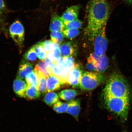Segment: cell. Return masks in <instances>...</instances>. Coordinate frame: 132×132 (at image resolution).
<instances>
[{"instance_id":"7","label":"cell","mask_w":132,"mask_h":132,"mask_svg":"<svg viewBox=\"0 0 132 132\" xmlns=\"http://www.w3.org/2000/svg\"><path fill=\"white\" fill-rule=\"evenodd\" d=\"M11 37L18 45H22L24 40V29L20 21L16 20L11 25L10 29Z\"/></svg>"},{"instance_id":"14","label":"cell","mask_w":132,"mask_h":132,"mask_svg":"<svg viewBox=\"0 0 132 132\" xmlns=\"http://www.w3.org/2000/svg\"><path fill=\"white\" fill-rule=\"evenodd\" d=\"M61 54L62 57L71 56L76 52V47L73 43L69 42L64 43L60 47Z\"/></svg>"},{"instance_id":"32","label":"cell","mask_w":132,"mask_h":132,"mask_svg":"<svg viewBox=\"0 0 132 132\" xmlns=\"http://www.w3.org/2000/svg\"><path fill=\"white\" fill-rule=\"evenodd\" d=\"M6 11V6L4 0H0V21L3 20V16Z\"/></svg>"},{"instance_id":"5","label":"cell","mask_w":132,"mask_h":132,"mask_svg":"<svg viewBox=\"0 0 132 132\" xmlns=\"http://www.w3.org/2000/svg\"><path fill=\"white\" fill-rule=\"evenodd\" d=\"M106 77L98 72H86L82 74L80 82V88L85 90L94 89L105 81Z\"/></svg>"},{"instance_id":"6","label":"cell","mask_w":132,"mask_h":132,"mask_svg":"<svg viewBox=\"0 0 132 132\" xmlns=\"http://www.w3.org/2000/svg\"><path fill=\"white\" fill-rule=\"evenodd\" d=\"M105 28L104 27L99 31L95 36L94 41V50L97 55L105 54L108 46V40L105 34Z\"/></svg>"},{"instance_id":"16","label":"cell","mask_w":132,"mask_h":132,"mask_svg":"<svg viewBox=\"0 0 132 132\" xmlns=\"http://www.w3.org/2000/svg\"><path fill=\"white\" fill-rule=\"evenodd\" d=\"M33 65L28 62L23 61L20 66L17 77L21 79L26 78L32 72Z\"/></svg>"},{"instance_id":"21","label":"cell","mask_w":132,"mask_h":132,"mask_svg":"<svg viewBox=\"0 0 132 132\" xmlns=\"http://www.w3.org/2000/svg\"><path fill=\"white\" fill-rule=\"evenodd\" d=\"M37 72L38 78V90L40 93L46 94L47 92V77L39 73V72Z\"/></svg>"},{"instance_id":"1","label":"cell","mask_w":132,"mask_h":132,"mask_svg":"<svg viewBox=\"0 0 132 132\" xmlns=\"http://www.w3.org/2000/svg\"><path fill=\"white\" fill-rule=\"evenodd\" d=\"M110 10L107 0H90L88 9V24L86 32L90 40L106 27Z\"/></svg>"},{"instance_id":"19","label":"cell","mask_w":132,"mask_h":132,"mask_svg":"<svg viewBox=\"0 0 132 132\" xmlns=\"http://www.w3.org/2000/svg\"><path fill=\"white\" fill-rule=\"evenodd\" d=\"M78 94L77 90L74 89H65L59 92V97L66 101H70L76 97Z\"/></svg>"},{"instance_id":"34","label":"cell","mask_w":132,"mask_h":132,"mask_svg":"<svg viewBox=\"0 0 132 132\" xmlns=\"http://www.w3.org/2000/svg\"><path fill=\"white\" fill-rule=\"evenodd\" d=\"M125 2L132 7V0H125Z\"/></svg>"},{"instance_id":"8","label":"cell","mask_w":132,"mask_h":132,"mask_svg":"<svg viewBox=\"0 0 132 132\" xmlns=\"http://www.w3.org/2000/svg\"><path fill=\"white\" fill-rule=\"evenodd\" d=\"M82 71L78 65H75L69 72L68 77L67 83L74 88L80 87Z\"/></svg>"},{"instance_id":"27","label":"cell","mask_w":132,"mask_h":132,"mask_svg":"<svg viewBox=\"0 0 132 132\" xmlns=\"http://www.w3.org/2000/svg\"><path fill=\"white\" fill-rule=\"evenodd\" d=\"M64 29H79L81 27L82 22L81 21L77 19L75 20L69 21L65 23Z\"/></svg>"},{"instance_id":"15","label":"cell","mask_w":132,"mask_h":132,"mask_svg":"<svg viewBox=\"0 0 132 132\" xmlns=\"http://www.w3.org/2000/svg\"><path fill=\"white\" fill-rule=\"evenodd\" d=\"M80 100H72L68 103L67 112L77 119L80 113Z\"/></svg>"},{"instance_id":"25","label":"cell","mask_w":132,"mask_h":132,"mask_svg":"<svg viewBox=\"0 0 132 132\" xmlns=\"http://www.w3.org/2000/svg\"><path fill=\"white\" fill-rule=\"evenodd\" d=\"M68 104L59 101L54 105L53 108L55 112L62 113L67 112Z\"/></svg>"},{"instance_id":"3","label":"cell","mask_w":132,"mask_h":132,"mask_svg":"<svg viewBox=\"0 0 132 132\" xmlns=\"http://www.w3.org/2000/svg\"><path fill=\"white\" fill-rule=\"evenodd\" d=\"M105 107L123 120L127 118L129 109L130 99L118 98L103 93Z\"/></svg>"},{"instance_id":"10","label":"cell","mask_w":132,"mask_h":132,"mask_svg":"<svg viewBox=\"0 0 132 132\" xmlns=\"http://www.w3.org/2000/svg\"><path fill=\"white\" fill-rule=\"evenodd\" d=\"M80 6H72L68 8L61 18L64 23L78 19Z\"/></svg>"},{"instance_id":"28","label":"cell","mask_w":132,"mask_h":132,"mask_svg":"<svg viewBox=\"0 0 132 132\" xmlns=\"http://www.w3.org/2000/svg\"><path fill=\"white\" fill-rule=\"evenodd\" d=\"M51 36L53 42L59 44L63 40L64 37L62 32H52Z\"/></svg>"},{"instance_id":"20","label":"cell","mask_w":132,"mask_h":132,"mask_svg":"<svg viewBox=\"0 0 132 132\" xmlns=\"http://www.w3.org/2000/svg\"><path fill=\"white\" fill-rule=\"evenodd\" d=\"M34 70L39 72L47 78L52 74L51 69L47 67L44 60L39 61L36 65Z\"/></svg>"},{"instance_id":"22","label":"cell","mask_w":132,"mask_h":132,"mask_svg":"<svg viewBox=\"0 0 132 132\" xmlns=\"http://www.w3.org/2000/svg\"><path fill=\"white\" fill-rule=\"evenodd\" d=\"M44 101L47 105L52 106L59 101V95L55 92H49L46 94L44 97Z\"/></svg>"},{"instance_id":"11","label":"cell","mask_w":132,"mask_h":132,"mask_svg":"<svg viewBox=\"0 0 132 132\" xmlns=\"http://www.w3.org/2000/svg\"><path fill=\"white\" fill-rule=\"evenodd\" d=\"M65 24L61 16L57 13L53 15L51 21L50 30L52 32H62L64 29Z\"/></svg>"},{"instance_id":"17","label":"cell","mask_w":132,"mask_h":132,"mask_svg":"<svg viewBox=\"0 0 132 132\" xmlns=\"http://www.w3.org/2000/svg\"><path fill=\"white\" fill-rule=\"evenodd\" d=\"M53 48L47 53V58L50 59L55 64L61 57V51L59 44L53 43Z\"/></svg>"},{"instance_id":"12","label":"cell","mask_w":132,"mask_h":132,"mask_svg":"<svg viewBox=\"0 0 132 132\" xmlns=\"http://www.w3.org/2000/svg\"><path fill=\"white\" fill-rule=\"evenodd\" d=\"M64 84L58 77L52 74L47 78V92L59 90Z\"/></svg>"},{"instance_id":"23","label":"cell","mask_w":132,"mask_h":132,"mask_svg":"<svg viewBox=\"0 0 132 132\" xmlns=\"http://www.w3.org/2000/svg\"><path fill=\"white\" fill-rule=\"evenodd\" d=\"M26 81L28 85L34 86L37 88L38 78L37 72L34 70L26 77Z\"/></svg>"},{"instance_id":"30","label":"cell","mask_w":132,"mask_h":132,"mask_svg":"<svg viewBox=\"0 0 132 132\" xmlns=\"http://www.w3.org/2000/svg\"><path fill=\"white\" fill-rule=\"evenodd\" d=\"M40 44L46 53L53 48V44L52 40H46L42 42H40Z\"/></svg>"},{"instance_id":"9","label":"cell","mask_w":132,"mask_h":132,"mask_svg":"<svg viewBox=\"0 0 132 132\" xmlns=\"http://www.w3.org/2000/svg\"><path fill=\"white\" fill-rule=\"evenodd\" d=\"M90 55L95 63L97 72L102 73L105 72L109 66V60L107 56L105 54L98 56L95 53L90 54Z\"/></svg>"},{"instance_id":"24","label":"cell","mask_w":132,"mask_h":132,"mask_svg":"<svg viewBox=\"0 0 132 132\" xmlns=\"http://www.w3.org/2000/svg\"><path fill=\"white\" fill-rule=\"evenodd\" d=\"M35 51L39 59L41 60H44L47 58V54L43 48L41 46L40 42L39 43L32 47Z\"/></svg>"},{"instance_id":"2","label":"cell","mask_w":132,"mask_h":132,"mask_svg":"<svg viewBox=\"0 0 132 132\" xmlns=\"http://www.w3.org/2000/svg\"><path fill=\"white\" fill-rule=\"evenodd\" d=\"M103 93L118 98L130 99V90L127 81L119 72L112 73L106 82Z\"/></svg>"},{"instance_id":"18","label":"cell","mask_w":132,"mask_h":132,"mask_svg":"<svg viewBox=\"0 0 132 132\" xmlns=\"http://www.w3.org/2000/svg\"><path fill=\"white\" fill-rule=\"evenodd\" d=\"M40 95V92L37 87L32 85H28L24 98L28 100H32L39 98Z\"/></svg>"},{"instance_id":"13","label":"cell","mask_w":132,"mask_h":132,"mask_svg":"<svg viewBox=\"0 0 132 132\" xmlns=\"http://www.w3.org/2000/svg\"><path fill=\"white\" fill-rule=\"evenodd\" d=\"M28 87L27 84L22 79L17 77L13 83V89L16 95L21 97H24Z\"/></svg>"},{"instance_id":"26","label":"cell","mask_w":132,"mask_h":132,"mask_svg":"<svg viewBox=\"0 0 132 132\" xmlns=\"http://www.w3.org/2000/svg\"><path fill=\"white\" fill-rule=\"evenodd\" d=\"M79 32L78 29H64L62 33L64 37L71 39L77 37Z\"/></svg>"},{"instance_id":"31","label":"cell","mask_w":132,"mask_h":132,"mask_svg":"<svg viewBox=\"0 0 132 132\" xmlns=\"http://www.w3.org/2000/svg\"><path fill=\"white\" fill-rule=\"evenodd\" d=\"M86 68L89 71L92 72L97 71L95 63L90 55L87 59Z\"/></svg>"},{"instance_id":"33","label":"cell","mask_w":132,"mask_h":132,"mask_svg":"<svg viewBox=\"0 0 132 132\" xmlns=\"http://www.w3.org/2000/svg\"><path fill=\"white\" fill-rule=\"evenodd\" d=\"M44 61H45V62L46 65L50 69L52 67L54 64L53 62L50 59L47 58V57L46 58Z\"/></svg>"},{"instance_id":"29","label":"cell","mask_w":132,"mask_h":132,"mask_svg":"<svg viewBox=\"0 0 132 132\" xmlns=\"http://www.w3.org/2000/svg\"><path fill=\"white\" fill-rule=\"evenodd\" d=\"M24 57L26 60L30 61H34L37 59V55L35 51L32 48L27 51L25 54Z\"/></svg>"},{"instance_id":"4","label":"cell","mask_w":132,"mask_h":132,"mask_svg":"<svg viewBox=\"0 0 132 132\" xmlns=\"http://www.w3.org/2000/svg\"><path fill=\"white\" fill-rule=\"evenodd\" d=\"M75 65L72 56L61 57L51 68L52 74L58 77L63 83H67L69 72Z\"/></svg>"}]
</instances>
